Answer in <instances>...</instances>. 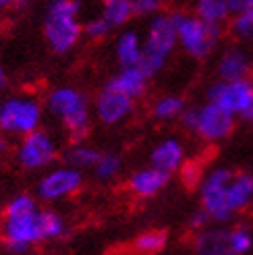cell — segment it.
Returning <instances> with one entry per match:
<instances>
[{"mask_svg":"<svg viewBox=\"0 0 253 255\" xmlns=\"http://www.w3.org/2000/svg\"><path fill=\"white\" fill-rule=\"evenodd\" d=\"M0 233L6 247L17 255L27 253L35 243L46 241L44 210L37 208L35 197L29 193H19L12 197L4 208Z\"/></svg>","mask_w":253,"mask_h":255,"instance_id":"6da1fadb","label":"cell"},{"mask_svg":"<svg viewBox=\"0 0 253 255\" xmlns=\"http://www.w3.org/2000/svg\"><path fill=\"white\" fill-rule=\"evenodd\" d=\"M216 71H218V79H224V81H237V79L249 77L253 67H251V58L247 54V50L239 44L224 48V52L218 58Z\"/></svg>","mask_w":253,"mask_h":255,"instance_id":"5bb4252c","label":"cell"},{"mask_svg":"<svg viewBox=\"0 0 253 255\" xmlns=\"http://www.w3.org/2000/svg\"><path fill=\"white\" fill-rule=\"evenodd\" d=\"M46 110L52 114L62 125V129L73 139H77V141H81V139L90 133L94 108L81 89L73 87V85L52 87L46 96Z\"/></svg>","mask_w":253,"mask_h":255,"instance_id":"7a4b0ae2","label":"cell"},{"mask_svg":"<svg viewBox=\"0 0 253 255\" xmlns=\"http://www.w3.org/2000/svg\"><path fill=\"white\" fill-rule=\"evenodd\" d=\"M235 119L237 117L222 110L220 106L212 104V102H206L204 106L187 108L179 121L187 131L195 133L199 139H204L208 143H216L233 133Z\"/></svg>","mask_w":253,"mask_h":255,"instance_id":"52a82bcc","label":"cell"},{"mask_svg":"<svg viewBox=\"0 0 253 255\" xmlns=\"http://www.w3.org/2000/svg\"><path fill=\"white\" fill-rule=\"evenodd\" d=\"M195 15L214 25H224L233 17L229 0H195Z\"/></svg>","mask_w":253,"mask_h":255,"instance_id":"7402d4cb","label":"cell"},{"mask_svg":"<svg viewBox=\"0 0 253 255\" xmlns=\"http://www.w3.org/2000/svg\"><path fill=\"white\" fill-rule=\"evenodd\" d=\"M100 15L106 19L112 29H121L135 17L133 0H102Z\"/></svg>","mask_w":253,"mask_h":255,"instance_id":"44dd1931","label":"cell"},{"mask_svg":"<svg viewBox=\"0 0 253 255\" xmlns=\"http://www.w3.org/2000/svg\"><path fill=\"white\" fill-rule=\"evenodd\" d=\"M162 0H133V10L137 17H156L160 15Z\"/></svg>","mask_w":253,"mask_h":255,"instance_id":"f1b7e54d","label":"cell"},{"mask_svg":"<svg viewBox=\"0 0 253 255\" xmlns=\"http://www.w3.org/2000/svg\"><path fill=\"white\" fill-rule=\"evenodd\" d=\"M226 199H229V208L233 210V214L245 210L253 201V174L235 172L229 191H226Z\"/></svg>","mask_w":253,"mask_h":255,"instance_id":"d6986e66","label":"cell"},{"mask_svg":"<svg viewBox=\"0 0 253 255\" xmlns=\"http://www.w3.org/2000/svg\"><path fill=\"white\" fill-rule=\"evenodd\" d=\"M176 46H179V35H176L172 15H162L160 12V15L151 17L145 27L143 56H141V65H139L149 79L156 77L166 67Z\"/></svg>","mask_w":253,"mask_h":255,"instance_id":"277c9868","label":"cell"},{"mask_svg":"<svg viewBox=\"0 0 253 255\" xmlns=\"http://www.w3.org/2000/svg\"><path fill=\"white\" fill-rule=\"evenodd\" d=\"M110 31H112V27L106 23V19L102 15H96L83 23V33L90 37V40H102Z\"/></svg>","mask_w":253,"mask_h":255,"instance_id":"83f0119b","label":"cell"},{"mask_svg":"<svg viewBox=\"0 0 253 255\" xmlns=\"http://www.w3.org/2000/svg\"><path fill=\"white\" fill-rule=\"evenodd\" d=\"M245 121H251V123H253V106H251V110L245 114Z\"/></svg>","mask_w":253,"mask_h":255,"instance_id":"e575fe53","label":"cell"},{"mask_svg":"<svg viewBox=\"0 0 253 255\" xmlns=\"http://www.w3.org/2000/svg\"><path fill=\"white\" fill-rule=\"evenodd\" d=\"M83 185V174L81 170L69 166H56L48 170L40 181H37L35 193L42 201H60L75 195Z\"/></svg>","mask_w":253,"mask_h":255,"instance_id":"8fae6325","label":"cell"},{"mask_svg":"<svg viewBox=\"0 0 253 255\" xmlns=\"http://www.w3.org/2000/svg\"><path fill=\"white\" fill-rule=\"evenodd\" d=\"M79 0H50L44 15V37L54 54H67L79 44L81 25Z\"/></svg>","mask_w":253,"mask_h":255,"instance_id":"3957f363","label":"cell"},{"mask_svg":"<svg viewBox=\"0 0 253 255\" xmlns=\"http://www.w3.org/2000/svg\"><path fill=\"white\" fill-rule=\"evenodd\" d=\"M4 151H6V139L0 135V154H4Z\"/></svg>","mask_w":253,"mask_h":255,"instance_id":"836d02e7","label":"cell"},{"mask_svg":"<svg viewBox=\"0 0 253 255\" xmlns=\"http://www.w3.org/2000/svg\"><path fill=\"white\" fill-rule=\"evenodd\" d=\"M233 176L235 172L229 168H214L204 176L199 185L201 210H206L210 220L214 222H229L235 216L229 208V199H226V191H229Z\"/></svg>","mask_w":253,"mask_h":255,"instance_id":"ba28073f","label":"cell"},{"mask_svg":"<svg viewBox=\"0 0 253 255\" xmlns=\"http://www.w3.org/2000/svg\"><path fill=\"white\" fill-rule=\"evenodd\" d=\"M233 15H239V12H245L249 8H253V0H229Z\"/></svg>","mask_w":253,"mask_h":255,"instance_id":"f546056e","label":"cell"},{"mask_svg":"<svg viewBox=\"0 0 253 255\" xmlns=\"http://www.w3.org/2000/svg\"><path fill=\"white\" fill-rule=\"evenodd\" d=\"M133 106H135V102L131 98L123 96L121 92H117V89H112L108 85L100 89L92 102L94 117L106 127H117L125 123L133 114Z\"/></svg>","mask_w":253,"mask_h":255,"instance_id":"7c38bea8","label":"cell"},{"mask_svg":"<svg viewBox=\"0 0 253 255\" xmlns=\"http://www.w3.org/2000/svg\"><path fill=\"white\" fill-rule=\"evenodd\" d=\"M170 181V174L168 172H164V170H158L154 168L149 164L147 168H139L135 170L131 176H129V189H131V193L137 195V197H154L158 195L160 191L168 185Z\"/></svg>","mask_w":253,"mask_h":255,"instance_id":"2e32d148","label":"cell"},{"mask_svg":"<svg viewBox=\"0 0 253 255\" xmlns=\"http://www.w3.org/2000/svg\"><path fill=\"white\" fill-rule=\"evenodd\" d=\"M208 102L220 106L233 117H243L253 106V79H237V81H224L218 79L208 87Z\"/></svg>","mask_w":253,"mask_h":255,"instance_id":"9c48e42d","label":"cell"},{"mask_svg":"<svg viewBox=\"0 0 253 255\" xmlns=\"http://www.w3.org/2000/svg\"><path fill=\"white\" fill-rule=\"evenodd\" d=\"M185 110H187L185 98H183V96H176V94L160 96V98L154 102V106H151V114H154V119H158V121H162V123L181 119Z\"/></svg>","mask_w":253,"mask_h":255,"instance_id":"603a6c76","label":"cell"},{"mask_svg":"<svg viewBox=\"0 0 253 255\" xmlns=\"http://www.w3.org/2000/svg\"><path fill=\"white\" fill-rule=\"evenodd\" d=\"M6 85V71H4V67L0 65V89H2Z\"/></svg>","mask_w":253,"mask_h":255,"instance_id":"d6a6232c","label":"cell"},{"mask_svg":"<svg viewBox=\"0 0 253 255\" xmlns=\"http://www.w3.org/2000/svg\"><path fill=\"white\" fill-rule=\"evenodd\" d=\"M17 162L19 166L25 170H42L48 168L58 156V145L54 141V137L48 131L37 129L29 135L21 137V141L17 145Z\"/></svg>","mask_w":253,"mask_h":255,"instance_id":"30bf717a","label":"cell"},{"mask_svg":"<svg viewBox=\"0 0 253 255\" xmlns=\"http://www.w3.org/2000/svg\"><path fill=\"white\" fill-rule=\"evenodd\" d=\"M27 0H0V12H8V10H15L25 6Z\"/></svg>","mask_w":253,"mask_h":255,"instance_id":"1f68e13d","label":"cell"},{"mask_svg":"<svg viewBox=\"0 0 253 255\" xmlns=\"http://www.w3.org/2000/svg\"><path fill=\"white\" fill-rule=\"evenodd\" d=\"M172 21L179 35V46L191 58H206L218 48L222 40V25L199 19L195 12H172Z\"/></svg>","mask_w":253,"mask_h":255,"instance_id":"5b68a950","label":"cell"},{"mask_svg":"<svg viewBox=\"0 0 253 255\" xmlns=\"http://www.w3.org/2000/svg\"><path fill=\"white\" fill-rule=\"evenodd\" d=\"M100 158H102V151L90 143H83V141L73 143L65 151L67 164L73 168H77V170H94L96 164L100 162Z\"/></svg>","mask_w":253,"mask_h":255,"instance_id":"ffe728a7","label":"cell"},{"mask_svg":"<svg viewBox=\"0 0 253 255\" xmlns=\"http://www.w3.org/2000/svg\"><path fill=\"white\" fill-rule=\"evenodd\" d=\"M197 255H241L235 243L233 228H208L195 239Z\"/></svg>","mask_w":253,"mask_h":255,"instance_id":"4fadbf2b","label":"cell"},{"mask_svg":"<svg viewBox=\"0 0 253 255\" xmlns=\"http://www.w3.org/2000/svg\"><path fill=\"white\" fill-rule=\"evenodd\" d=\"M65 233H67V222H65V218H62L58 212L44 210V235H46V241L60 239Z\"/></svg>","mask_w":253,"mask_h":255,"instance_id":"4316f807","label":"cell"},{"mask_svg":"<svg viewBox=\"0 0 253 255\" xmlns=\"http://www.w3.org/2000/svg\"><path fill=\"white\" fill-rule=\"evenodd\" d=\"M147 81H149V77L143 73L141 67H126V69H121L117 75H112L106 85L135 102L145 94Z\"/></svg>","mask_w":253,"mask_h":255,"instance_id":"ac0fdd59","label":"cell"},{"mask_svg":"<svg viewBox=\"0 0 253 255\" xmlns=\"http://www.w3.org/2000/svg\"><path fill=\"white\" fill-rule=\"evenodd\" d=\"M149 164L164 172H176L185 164V145L176 137H166L149 154Z\"/></svg>","mask_w":253,"mask_h":255,"instance_id":"9a60e30c","label":"cell"},{"mask_svg":"<svg viewBox=\"0 0 253 255\" xmlns=\"http://www.w3.org/2000/svg\"><path fill=\"white\" fill-rule=\"evenodd\" d=\"M208 222H210V216L206 214V210H199L191 216V226L193 228H204Z\"/></svg>","mask_w":253,"mask_h":255,"instance_id":"4dcf8cb0","label":"cell"},{"mask_svg":"<svg viewBox=\"0 0 253 255\" xmlns=\"http://www.w3.org/2000/svg\"><path fill=\"white\" fill-rule=\"evenodd\" d=\"M164 245H166V233H162V231H147L135 239V249L145 255H154L162 251Z\"/></svg>","mask_w":253,"mask_h":255,"instance_id":"484cf974","label":"cell"},{"mask_svg":"<svg viewBox=\"0 0 253 255\" xmlns=\"http://www.w3.org/2000/svg\"><path fill=\"white\" fill-rule=\"evenodd\" d=\"M44 117L42 102L35 96L17 94L0 102V131L12 137H25L40 129Z\"/></svg>","mask_w":253,"mask_h":255,"instance_id":"8992f818","label":"cell"},{"mask_svg":"<svg viewBox=\"0 0 253 255\" xmlns=\"http://www.w3.org/2000/svg\"><path fill=\"white\" fill-rule=\"evenodd\" d=\"M231 35L239 42H253V8L233 15L229 21Z\"/></svg>","mask_w":253,"mask_h":255,"instance_id":"cb8c5ba5","label":"cell"},{"mask_svg":"<svg viewBox=\"0 0 253 255\" xmlns=\"http://www.w3.org/2000/svg\"><path fill=\"white\" fill-rule=\"evenodd\" d=\"M143 56V37L135 29H123L115 40V58L121 69L139 67Z\"/></svg>","mask_w":253,"mask_h":255,"instance_id":"e0dca14e","label":"cell"},{"mask_svg":"<svg viewBox=\"0 0 253 255\" xmlns=\"http://www.w3.org/2000/svg\"><path fill=\"white\" fill-rule=\"evenodd\" d=\"M123 168V160L119 154H112V151H106V154H102V158H100V162L96 164L94 168V174L98 181H112V178H117L119 172Z\"/></svg>","mask_w":253,"mask_h":255,"instance_id":"d4e9b609","label":"cell"}]
</instances>
